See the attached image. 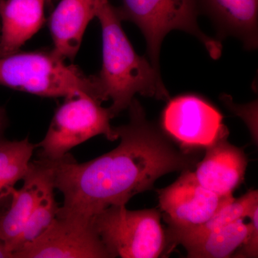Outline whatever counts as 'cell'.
Here are the masks:
<instances>
[{"label": "cell", "mask_w": 258, "mask_h": 258, "mask_svg": "<svg viewBox=\"0 0 258 258\" xmlns=\"http://www.w3.org/2000/svg\"><path fill=\"white\" fill-rule=\"evenodd\" d=\"M128 109V123L115 127L120 144L113 150L87 162H77L70 154L50 161L54 186L63 196L57 217L93 222L109 207L125 205L153 189L161 176L191 170L199 162L198 153L178 149L147 119L138 100Z\"/></svg>", "instance_id": "1"}, {"label": "cell", "mask_w": 258, "mask_h": 258, "mask_svg": "<svg viewBox=\"0 0 258 258\" xmlns=\"http://www.w3.org/2000/svg\"><path fill=\"white\" fill-rule=\"evenodd\" d=\"M95 16L99 20L103 38V62L96 84L102 103L113 118L128 109L135 95L169 101V92L158 69L144 56L139 55L121 27L116 8L109 0H96Z\"/></svg>", "instance_id": "2"}, {"label": "cell", "mask_w": 258, "mask_h": 258, "mask_svg": "<svg viewBox=\"0 0 258 258\" xmlns=\"http://www.w3.org/2000/svg\"><path fill=\"white\" fill-rule=\"evenodd\" d=\"M0 86L47 98L88 94L102 103L96 76L66 63L53 49L0 57Z\"/></svg>", "instance_id": "3"}, {"label": "cell", "mask_w": 258, "mask_h": 258, "mask_svg": "<svg viewBox=\"0 0 258 258\" xmlns=\"http://www.w3.org/2000/svg\"><path fill=\"white\" fill-rule=\"evenodd\" d=\"M120 20L135 24L147 41L149 60L159 69L161 43L172 30L193 35L205 47L212 58L222 55V44L203 32L198 25V0H122L116 8Z\"/></svg>", "instance_id": "4"}, {"label": "cell", "mask_w": 258, "mask_h": 258, "mask_svg": "<svg viewBox=\"0 0 258 258\" xmlns=\"http://www.w3.org/2000/svg\"><path fill=\"white\" fill-rule=\"evenodd\" d=\"M93 222L112 258L164 255L166 234L159 210H128L125 205H114L98 214Z\"/></svg>", "instance_id": "5"}, {"label": "cell", "mask_w": 258, "mask_h": 258, "mask_svg": "<svg viewBox=\"0 0 258 258\" xmlns=\"http://www.w3.org/2000/svg\"><path fill=\"white\" fill-rule=\"evenodd\" d=\"M101 103L88 94L66 98L56 110L45 137L37 144L40 159L60 160L71 149L98 135L111 142L118 140L116 128L111 124L113 115Z\"/></svg>", "instance_id": "6"}, {"label": "cell", "mask_w": 258, "mask_h": 258, "mask_svg": "<svg viewBox=\"0 0 258 258\" xmlns=\"http://www.w3.org/2000/svg\"><path fill=\"white\" fill-rule=\"evenodd\" d=\"M13 258H112L93 222L56 217L43 233Z\"/></svg>", "instance_id": "7"}, {"label": "cell", "mask_w": 258, "mask_h": 258, "mask_svg": "<svg viewBox=\"0 0 258 258\" xmlns=\"http://www.w3.org/2000/svg\"><path fill=\"white\" fill-rule=\"evenodd\" d=\"M157 191L164 219L169 227H174L201 225L235 199L207 189L191 170L183 171L173 184Z\"/></svg>", "instance_id": "8"}, {"label": "cell", "mask_w": 258, "mask_h": 258, "mask_svg": "<svg viewBox=\"0 0 258 258\" xmlns=\"http://www.w3.org/2000/svg\"><path fill=\"white\" fill-rule=\"evenodd\" d=\"M223 115L213 105L195 94L169 99L161 118L163 129L189 147H208L226 128Z\"/></svg>", "instance_id": "9"}, {"label": "cell", "mask_w": 258, "mask_h": 258, "mask_svg": "<svg viewBox=\"0 0 258 258\" xmlns=\"http://www.w3.org/2000/svg\"><path fill=\"white\" fill-rule=\"evenodd\" d=\"M227 127L197 164L195 177L202 186L222 196L232 195L244 179L248 160L240 148L228 142Z\"/></svg>", "instance_id": "10"}, {"label": "cell", "mask_w": 258, "mask_h": 258, "mask_svg": "<svg viewBox=\"0 0 258 258\" xmlns=\"http://www.w3.org/2000/svg\"><path fill=\"white\" fill-rule=\"evenodd\" d=\"M23 186L12 191L9 207L0 215V239L13 257L25 224L37 202L49 185L54 183L53 171L50 161L39 159L30 162L23 179Z\"/></svg>", "instance_id": "11"}, {"label": "cell", "mask_w": 258, "mask_h": 258, "mask_svg": "<svg viewBox=\"0 0 258 258\" xmlns=\"http://www.w3.org/2000/svg\"><path fill=\"white\" fill-rule=\"evenodd\" d=\"M200 13L208 15L220 37H236L247 50L257 47L258 0H198Z\"/></svg>", "instance_id": "12"}, {"label": "cell", "mask_w": 258, "mask_h": 258, "mask_svg": "<svg viewBox=\"0 0 258 258\" xmlns=\"http://www.w3.org/2000/svg\"><path fill=\"white\" fill-rule=\"evenodd\" d=\"M45 0H0V57L11 55L45 22Z\"/></svg>", "instance_id": "13"}, {"label": "cell", "mask_w": 258, "mask_h": 258, "mask_svg": "<svg viewBox=\"0 0 258 258\" xmlns=\"http://www.w3.org/2000/svg\"><path fill=\"white\" fill-rule=\"evenodd\" d=\"M96 0H60L48 20L53 50L73 60L88 24L95 16Z\"/></svg>", "instance_id": "14"}, {"label": "cell", "mask_w": 258, "mask_h": 258, "mask_svg": "<svg viewBox=\"0 0 258 258\" xmlns=\"http://www.w3.org/2000/svg\"><path fill=\"white\" fill-rule=\"evenodd\" d=\"M257 207V190H249L241 198L235 199L201 225L187 227H168L165 231L166 247L163 257L168 256L178 244L184 245L208 232L220 230L237 220H244L249 217Z\"/></svg>", "instance_id": "15"}, {"label": "cell", "mask_w": 258, "mask_h": 258, "mask_svg": "<svg viewBox=\"0 0 258 258\" xmlns=\"http://www.w3.org/2000/svg\"><path fill=\"white\" fill-rule=\"evenodd\" d=\"M36 145L28 138L20 141L0 139V215L9 206L15 185L23 180L29 170Z\"/></svg>", "instance_id": "16"}, {"label": "cell", "mask_w": 258, "mask_h": 258, "mask_svg": "<svg viewBox=\"0 0 258 258\" xmlns=\"http://www.w3.org/2000/svg\"><path fill=\"white\" fill-rule=\"evenodd\" d=\"M249 223L239 220L220 230L208 232L196 240L184 244L189 258H227L232 257L247 238Z\"/></svg>", "instance_id": "17"}, {"label": "cell", "mask_w": 258, "mask_h": 258, "mask_svg": "<svg viewBox=\"0 0 258 258\" xmlns=\"http://www.w3.org/2000/svg\"><path fill=\"white\" fill-rule=\"evenodd\" d=\"M55 189L54 183L49 185L37 202L15 246L13 258L16 251L35 240L55 220L60 208L55 200Z\"/></svg>", "instance_id": "18"}, {"label": "cell", "mask_w": 258, "mask_h": 258, "mask_svg": "<svg viewBox=\"0 0 258 258\" xmlns=\"http://www.w3.org/2000/svg\"><path fill=\"white\" fill-rule=\"evenodd\" d=\"M258 207L249 215L250 228L242 249L234 254V257L255 258L258 257Z\"/></svg>", "instance_id": "19"}, {"label": "cell", "mask_w": 258, "mask_h": 258, "mask_svg": "<svg viewBox=\"0 0 258 258\" xmlns=\"http://www.w3.org/2000/svg\"><path fill=\"white\" fill-rule=\"evenodd\" d=\"M8 116L4 108L0 107V139H3V133L8 125Z\"/></svg>", "instance_id": "20"}, {"label": "cell", "mask_w": 258, "mask_h": 258, "mask_svg": "<svg viewBox=\"0 0 258 258\" xmlns=\"http://www.w3.org/2000/svg\"><path fill=\"white\" fill-rule=\"evenodd\" d=\"M0 258H13L12 254L7 249L6 246L0 239Z\"/></svg>", "instance_id": "21"}, {"label": "cell", "mask_w": 258, "mask_h": 258, "mask_svg": "<svg viewBox=\"0 0 258 258\" xmlns=\"http://www.w3.org/2000/svg\"><path fill=\"white\" fill-rule=\"evenodd\" d=\"M45 2H46V4H50L52 0H45Z\"/></svg>", "instance_id": "22"}]
</instances>
